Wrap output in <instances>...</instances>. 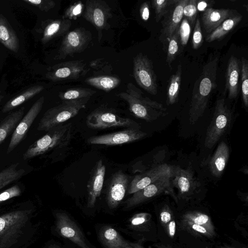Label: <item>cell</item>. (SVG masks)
<instances>
[{
  "label": "cell",
  "mask_w": 248,
  "mask_h": 248,
  "mask_svg": "<svg viewBox=\"0 0 248 248\" xmlns=\"http://www.w3.org/2000/svg\"><path fill=\"white\" fill-rule=\"evenodd\" d=\"M48 248H59L58 247H57V246H52V247H49Z\"/></svg>",
  "instance_id": "11a10c76"
},
{
  "label": "cell",
  "mask_w": 248,
  "mask_h": 248,
  "mask_svg": "<svg viewBox=\"0 0 248 248\" xmlns=\"http://www.w3.org/2000/svg\"><path fill=\"white\" fill-rule=\"evenodd\" d=\"M23 1L45 12H47L55 6V2L52 0H24Z\"/></svg>",
  "instance_id": "f6af8a7d"
},
{
  "label": "cell",
  "mask_w": 248,
  "mask_h": 248,
  "mask_svg": "<svg viewBox=\"0 0 248 248\" xmlns=\"http://www.w3.org/2000/svg\"><path fill=\"white\" fill-rule=\"evenodd\" d=\"M197 0H188L183 10V16L191 25L195 24L198 14Z\"/></svg>",
  "instance_id": "ab89813d"
},
{
  "label": "cell",
  "mask_w": 248,
  "mask_h": 248,
  "mask_svg": "<svg viewBox=\"0 0 248 248\" xmlns=\"http://www.w3.org/2000/svg\"><path fill=\"white\" fill-rule=\"evenodd\" d=\"M179 44L180 38L178 28L170 37L168 43L166 62L170 69H172V63L178 53Z\"/></svg>",
  "instance_id": "e575fe53"
},
{
  "label": "cell",
  "mask_w": 248,
  "mask_h": 248,
  "mask_svg": "<svg viewBox=\"0 0 248 248\" xmlns=\"http://www.w3.org/2000/svg\"><path fill=\"white\" fill-rule=\"evenodd\" d=\"M149 2L148 1L143 2L140 6V12L142 19L147 21L150 16Z\"/></svg>",
  "instance_id": "7dc6e473"
},
{
  "label": "cell",
  "mask_w": 248,
  "mask_h": 248,
  "mask_svg": "<svg viewBox=\"0 0 248 248\" xmlns=\"http://www.w3.org/2000/svg\"><path fill=\"white\" fill-rule=\"evenodd\" d=\"M146 135V133L139 128L129 127L117 132L90 137L87 142L96 145H118L136 141Z\"/></svg>",
  "instance_id": "8fae6325"
},
{
  "label": "cell",
  "mask_w": 248,
  "mask_h": 248,
  "mask_svg": "<svg viewBox=\"0 0 248 248\" xmlns=\"http://www.w3.org/2000/svg\"><path fill=\"white\" fill-rule=\"evenodd\" d=\"M213 1L197 0V8L198 11L204 12L207 9L210 8L209 6L212 5Z\"/></svg>",
  "instance_id": "681fc988"
},
{
  "label": "cell",
  "mask_w": 248,
  "mask_h": 248,
  "mask_svg": "<svg viewBox=\"0 0 248 248\" xmlns=\"http://www.w3.org/2000/svg\"><path fill=\"white\" fill-rule=\"evenodd\" d=\"M84 5L79 1L70 5L65 11L63 19H76L82 13Z\"/></svg>",
  "instance_id": "b9f144b4"
},
{
  "label": "cell",
  "mask_w": 248,
  "mask_h": 248,
  "mask_svg": "<svg viewBox=\"0 0 248 248\" xmlns=\"http://www.w3.org/2000/svg\"><path fill=\"white\" fill-rule=\"evenodd\" d=\"M203 43V37L199 18L196 19L192 39V47L195 49L199 48Z\"/></svg>",
  "instance_id": "7bdbcfd3"
},
{
  "label": "cell",
  "mask_w": 248,
  "mask_h": 248,
  "mask_svg": "<svg viewBox=\"0 0 248 248\" xmlns=\"http://www.w3.org/2000/svg\"><path fill=\"white\" fill-rule=\"evenodd\" d=\"M18 163L11 164L0 171V189L21 178L26 171L18 168Z\"/></svg>",
  "instance_id": "1f68e13d"
},
{
  "label": "cell",
  "mask_w": 248,
  "mask_h": 248,
  "mask_svg": "<svg viewBox=\"0 0 248 248\" xmlns=\"http://www.w3.org/2000/svg\"><path fill=\"white\" fill-rule=\"evenodd\" d=\"M171 183L178 189V197L183 199L189 198L200 186L190 170L174 166H172Z\"/></svg>",
  "instance_id": "2e32d148"
},
{
  "label": "cell",
  "mask_w": 248,
  "mask_h": 248,
  "mask_svg": "<svg viewBox=\"0 0 248 248\" xmlns=\"http://www.w3.org/2000/svg\"><path fill=\"white\" fill-rule=\"evenodd\" d=\"M229 158V147L223 141L219 144L209 162V169L213 176L219 177L222 175Z\"/></svg>",
  "instance_id": "603a6c76"
},
{
  "label": "cell",
  "mask_w": 248,
  "mask_h": 248,
  "mask_svg": "<svg viewBox=\"0 0 248 248\" xmlns=\"http://www.w3.org/2000/svg\"><path fill=\"white\" fill-rule=\"evenodd\" d=\"M164 229L168 235L170 237L173 238L175 235L176 231V223L174 218L169 222Z\"/></svg>",
  "instance_id": "c3c4849f"
},
{
  "label": "cell",
  "mask_w": 248,
  "mask_h": 248,
  "mask_svg": "<svg viewBox=\"0 0 248 248\" xmlns=\"http://www.w3.org/2000/svg\"><path fill=\"white\" fill-rule=\"evenodd\" d=\"M157 248H171L170 246L164 245L162 244H157L155 245Z\"/></svg>",
  "instance_id": "816d5d0a"
},
{
  "label": "cell",
  "mask_w": 248,
  "mask_h": 248,
  "mask_svg": "<svg viewBox=\"0 0 248 248\" xmlns=\"http://www.w3.org/2000/svg\"><path fill=\"white\" fill-rule=\"evenodd\" d=\"M87 72L85 63L82 61L62 62L54 65L46 74V77L54 81L76 79Z\"/></svg>",
  "instance_id": "4fadbf2b"
},
{
  "label": "cell",
  "mask_w": 248,
  "mask_h": 248,
  "mask_svg": "<svg viewBox=\"0 0 248 248\" xmlns=\"http://www.w3.org/2000/svg\"><path fill=\"white\" fill-rule=\"evenodd\" d=\"M99 237L106 248H124L127 242L115 229L109 226L101 230Z\"/></svg>",
  "instance_id": "83f0119b"
},
{
  "label": "cell",
  "mask_w": 248,
  "mask_h": 248,
  "mask_svg": "<svg viewBox=\"0 0 248 248\" xmlns=\"http://www.w3.org/2000/svg\"><path fill=\"white\" fill-rule=\"evenodd\" d=\"M4 98V96L2 94V92L1 91V90H0V103H1V102L2 101L3 98Z\"/></svg>",
  "instance_id": "db71d44e"
},
{
  "label": "cell",
  "mask_w": 248,
  "mask_h": 248,
  "mask_svg": "<svg viewBox=\"0 0 248 248\" xmlns=\"http://www.w3.org/2000/svg\"><path fill=\"white\" fill-rule=\"evenodd\" d=\"M171 176L162 178L134 193L124 202V209H130L162 193L170 194L177 202L178 198L171 183Z\"/></svg>",
  "instance_id": "ba28073f"
},
{
  "label": "cell",
  "mask_w": 248,
  "mask_h": 248,
  "mask_svg": "<svg viewBox=\"0 0 248 248\" xmlns=\"http://www.w3.org/2000/svg\"><path fill=\"white\" fill-rule=\"evenodd\" d=\"M178 0H153L152 5L155 14V21L158 22L170 9Z\"/></svg>",
  "instance_id": "8d00e7d4"
},
{
  "label": "cell",
  "mask_w": 248,
  "mask_h": 248,
  "mask_svg": "<svg viewBox=\"0 0 248 248\" xmlns=\"http://www.w3.org/2000/svg\"><path fill=\"white\" fill-rule=\"evenodd\" d=\"M55 218L56 229L61 236L68 238L81 248H90L80 229L66 214L56 213Z\"/></svg>",
  "instance_id": "e0dca14e"
},
{
  "label": "cell",
  "mask_w": 248,
  "mask_h": 248,
  "mask_svg": "<svg viewBox=\"0 0 248 248\" xmlns=\"http://www.w3.org/2000/svg\"><path fill=\"white\" fill-rule=\"evenodd\" d=\"M188 0H178L164 16L162 21L159 40L165 47L175 31L179 28L183 18L184 8Z\"/></svg>",
  "instance_id": "5bb4252c"
},
{
  "label": "cell",
  "mask_w": 248,
  "mask_h": 248,
  "mask_svg": "<svg viewBox=\"0 0 248 248\" xmlns=\"http://www.w3.org/2000/svg\"><path fill=\"white\" fill-rule=\"evenodd\" d=\"M85 82L90 86L107 92L116 88L119 85L120 80L116 77L101 76L88 78Z\"/></svg>",
  "instance_id": "4dcf8cb0"
},
{
  "label": "cell",
  "mask_w": 248,
  "mask_h": 248,
  "mask_svg": "<svg viewBox=\"0 0 248 248\" xmlns=\"http://www.w3.org/2000/svg\"><path fill=\"white\" fill-rule=\"evenodd\" d=\"M91 39L90 32L83 28H77L69 32L63 38L55 59H64L68 56L83 51Z\"/></svg>",
  "instance_id": "30bf717a"
},
{
  "label": "cell",
  "mask_w": 248,
  "mask_h": 248,
  "mask_svg": "<svg viewBox=\"0 0 248 248\" xmlns=\"http://www.w3.org/2000/svg\"><path fill=\"white\" fill-rule=\"evenodd\" d=\"M182 73V67L179 64L176 72L172 75L169 79L167 92L166 103L171 105L177 101L181 85Z\"/></svg>",
  "instance_id": "f546056e"
},
{
  "label": "cell",
  "mask_w": 248,
  "mask_h": 248,
  "mask_svg": "<svg viewBox=\"0 0 248 248\" xmlns=\"http://www.w3.org/2000/svg\"><path fill=\"white\" fill-rule=\"evenodd\" d=\"M133 76L139 86L152 95L156 94L157 79L153 62L142 53H139L134 58Z\"/></svg>",
  "instance_id": "9c48e42d"
},
{
  "label": "cell",
  "mask_w": 248,
  "mask_h": 248,
  "mask_svg": "<svg viewBox=\"0 0 248 248\" xmlns=\"http://www.w3.org/2000/svg\"><path fill=\"white\" fill-rule=\"evenodd\" d=\"M191 32V27L187 20L184 18L182 20L179 27L180 43L185 46L187 44Z\"/></svg>",
  "instance_id": "60d3db41"
},
{
  "label": "cell",
  "mask_w": 248,
  "mask_h": 248,
  "mask_svg": "<svg viewBox=\"0 0 248 248\" xmlns=\"http://www.w3.org/2000/svg\"><path fill=\"white\" fill-rule=\"evenodd\" d=\"M71 20L62 19L52 21L45 28L43 32L42 42L45 44L52 39L63 35L70 29Z\"/></svg>",
  "instance_id": "484cf974"
},
{
  "label": "cell",
  "mask_w": 248,
  "mask_h": 248,
  "mask_svg": "<svg viewBox=\"0 0 248 248\" xmlns=\"http://www.w3.org/2000/svg\"><path fill=\"white\" fill-rule=\"evenodd\" d=\"M118 96L127 103L129 110L136 117L147 122L168 114L162 104L144 96L142 92L132 83H128L126 91L120 93Z\"/></svg>",
  "instance_id": "3957f363"
},
{
  "label": "cell",
  "mask_w": 248,
  "mask_h": 248,
  "mask_svg": "<svg viewBox=\"0 0 248 248\" xmlns=\"http://www.w3.org/2000/svg\"><path fill=\"white\" fill-rule=\"evenodd\" d=\"M105 173L106 166L102 160L100 159L97 161L93 168L87 185V206L89 208L94 206L97 198L101 194Z\"/></svg>",
  "instance_id": "ffe728a7"
},
{
  "label": "cell",
  "mask_w": 248,
  "mask_h": 248,
  "mask_svg": "<svg viewBox=\"0 0 248 248\" xmlns=\"http://www.w3.org/2000/svg\"><path fill=\"white\" fill-rule=\"evenodd\" d=\"M90 98L63 101L61 104L47 110L39 121L37 129L48 131L76 116L86 107Z\"/></svg>",
  "instance_id": "277c9868"
},
{
  "label": "cell",
  "mask_w": 248,
  "mask_h": 248,
  "mask_svg": "<svg viewBox=\"0 0 248 248\" xmlns=\"http://www.w3.org/2000/svg\"><path fill=\"white\" fill-rule=\"evenodd\" d=\"M181 226L183 228L194 234L212 237L214 235L205 227L191 222L181 220Z\"/></svg>",
  "instance_id": "f35d334b"
},
{
  "label": "cell",
  "mask_w": 248,
  "mask_h": 248,
  "mask_svg": "<svg viewBox=\"0 0 248 248\" xmlns=\"http://www.w3.org/2000/svg\"><path fill=\"white\" fill-rule=\"evenodd\" d=\"M96 91L89 88H75L67 90L59 94V97L63 101L90 98Z\"/></svg>",
  "instance_id": "836d02e7"
},
{
  "label": "cell",
  "mask_w": 248,
  "mask_h": 248,
  "mask_svg": "<svg viewBox=\"0 0 248 248\" xmlns=\"http://www.w3.org/2000/svg\"><path fill=\"white\" fill-rule=\"evenodd\" d=\"M220 248H236L225 244V245H223V246H221Z\"/></svg>",
  "instance_id": "f5cc1de1"
},
{
  "label": "cell",
  "mask_w": 248,
  "mask_h": 248,
  "mask_svg": "<svg viewBox=\"0 0 248 248\" xmlns=\"http://www.w3.org/2000/svg\"><path fill=\"white\" fill-rule=\"evenodd\" d=\"M21 190L17 185H15L0 192V203L13 198L19 196Z\"/></svg>",
  "instance_id": "ee69618b"
},
{
  "label": "cell",
  "mask_w": 248,
  "mask_h": 248,
  "mask_svg": "<svg viewBox=\"0 0 248 248\" xmlns=\"http://www.w3.org/2000/svg\"><path fill=\"white\" fill-rule=\"evenodd\" d=\"M241 92L244 105L248 107V62L244 57L241 59Z\"/></svg>",
  "instance_id": "74e56055"
},
{
  "label": "cell",
  "mask_w": 248,
  "mask_h": 248,
  "mask_svg": "<svg viewBox=\"0 0 248 248\" xmlns=\"http://www.w3.org/2000/svg\"><path fill=\"white\" fill-rule=\"evenodd\" d=\"M31 213V210H16L0 216V248H9L17 242Z\"/></svg>",
  "instance_id": "5b68a950"
},
{
  "label": "cell",
  "mask_w": 248,
  "mask_h": 248,
  "mask_svg": "<svg viewBox=\"0 0 248 248\" xmlns=\"http://www.w3.org/2000/svg\"><path fill=\"white\" fill-rule=\"evenodd\" d=\"M173 213L168 205H165L162 208L160 213V220L164 228L171 220L174 219Z\"/></svg>",
  "instance_id": "bcb514c9"
},
{
  "label": "cell",
  "mask_w": 248,
  "mask_h": 248,
  "mask_svg": "<svg viewBox=\"0 0 248 248\" xmlns=\"http://www.w3.org/2000/svg\"><path fill=\"white\" fill-rule=\"evenodd\" d=\"M171 175L172 166L164 163L155 166L136 175L129 185L127 193L133 194L162 178Z\"/></svg>",
  "instance_id": "9a60e30c"
},
{
  "label": "cell",
  "mask_w": 248,
  "mask_h": 248,
  "mask_svg": "<svg viewBox=\"0 0 248 248\" xmlns=\"http://www.w3.org/2000/svg\"><path fill=\"white\" fill-rule=\"evenodd\" d=\"M236 12L230 9H215L209 8L204 11L202 17V25L205 31L210 33L225 19L236 14Z\"/></svg>",
  "instance_id": "44dd1931"
},
{
  "label": "cell",
  "mask_w": 248,
  "mask_h": 248,
  "mask_svg": "<svg viewBox=\"0 0 248 248\" xmlns=\"http://www.w3.org/2000/svg\"><path fill=\"white\" fill-rule=\"evenodd\" d=\"M182 220L190 221L202 226L207 229L214 236L216 234L215 227L211 218L206 214L198 211H189L183 215Z\"/></svg>",
  "instance_id": "d6a6232c"
},
{
  "label": "cell",
  "mask_w": 248,
  "mask_h": 248,
  "mask_svg": "<svg viewBox=\"0 0 248 248\" xmlns=\"http://www.w3.org/2000/svg\"><path fill=\"white\" fill-rule=\"evenodd\" d=\"M124 248H143L141 246L138 244H133L126 242Z\"/></svg>",
  "instance_id": "f907efd6"
},
{
  "label": "cell",
  "mask_w": 248,
  "mask_h": 248,
  "mask_svg": "<svg viewBox=\"0 0 248 248\" xmlns=\"http://www.w3.org/2000/svg\"><path fill=\"white\" fill-rule=\"evenodd\" d=\"M129 176L122 170L111 176L106 194V201L110 209L116 208L123 200L129 186Z\"/></svg>",
  "instance_id": "d6986e66"
},
{
  "label": "cell",
  "mask_w": 248,
  "mask_h": 248,
  "mask_svg": "<svg viewBox=\"0 0 248 248\" xmlns=\"http://www.w3.org/2000/svg\"><path fill=\"white\" fill-rule=\"evenodd\" d=\"M25 108L22 107L9 114L0 123V144L15 130L24 114Z\"/></svg>",
  "instance_id": "d4e9b609"
},
{
  "label": "cell",
  "mask_w": 248,
  "mask_h": 248,
  "mask_svg": "<svg viewBox=\"0 0 248 248\" xmlns=\"http://www.w3.org/2000/svg\"><path fill=\"white\" fill-rule=\"evenodd\" d=\"M232 120V113L225 103V99L217 100L212 120L206 133L204 146L212 148L229 128Z\"/></svg>",
  "instance_id": "52a82bcc"
},
{
  "label": "cell",
  "mask_w": 248,
  "mask_h": 248,
  "mask_svg": "<svg viewBox=\"0 0 248 248\" xmlns=\"http://www.w3.org/2000/svg\"><path fill=\"white\" fill-rule=\"evenodd\" d=\"M110 16V8L105 1L88 0L86 1L83 17L91 23L98 31L106 27Z\"/></svg>",
  "instance_id": "ac0fdd59"
},
{
  "label": "cell",
  "mask_w": 248,
  "mask_h": 248,
  "mask_svg": "<svg viewBox=\"0 0 248 248\" xmlns=\"http://www.w3.org/2000/svg\"><path fill=\"white\" fill-rule=\"evenodd\" d=\"M151 218V215L148 213L136 214L130 219V226L138 231H147Z\"/></svg>",
  "instance_id": "d590c367"
},
{
  "label": "cell",
  "mask_w": 248,
  "mask_h": 248,
  "mask_svg": "<svg viewBox=\"0 0 248 248\" xmlns=\"http://www.w3.org/2000/svg\"><path fill=\"white\" fill-rule=\"evenodd\" d=\"M0 42L9 50L17 52L19 49V40L15 31L6 18L0 15Z\"/></svg>",
  "instance_id": "cb8c5ba5"
},
{
  "label": "cell",
  "mask_w": 248,
  "mask_h": 248,
  "mask_svg": "<svg viewBox=\"0 0 248 248\" xmlns=\"http://www.w3.org/2000/svg\"><path fill=\"white\" fill-rule=\"evenodd\" d=\"M44 101V97H40L17 124L12 133L7 149V154L13 151L24 139L29 128L41 111Z\"/></svg>",
  "instance_id": "7c38bea8"
},
{
  "label": "cell",
  "mask_w": 248,
  "mask_h": 248,
  "mask_svg": "<svg viewBox=\"0 0 248 248\" xmlns=\"http://www.w3.org/2000/svg\"><path fill=\"white\" fill-rule=\"evenodd\" d=\"M44 90L41 85H35L30 87L19 95L7 101L2 108L3 113L8 112L23 103L32 98Z\"/></svg>",
  "instance_id": "f1b7e54d"
},
{
  "label": "cell",
  "mask_w": 248,
  "mask_h": 248,
  "mask_svg": "<svg viewBox=\"0 0 248 248\" xmlns=\"http://www.w3.org/2000/svg\"><path fill=\"white\" fill-rule=\"evenodd\" d=\"M240 73L238 60L232 55L228 63L225 85V91H228V97L231 99L237 96Z\"/></svg>",
  "instance_id": "7402d4cb"
},
{
  "label": "cell",
  "mask_w": 248,
  "mask_h": 248,
  "mask_svg": "<svg viewBox=\"0 0 248 248\" xmlns=\"http://www.w3.org/2000/svg\"><path fill=\"white\" fill-rule=\"evenodd\" d=\"M219 56V53L210 54L194 84L189 110L191 124H194L203 115L210 95L216 86Z\"/></svg>",
  "instance_id": "6da1fadb"
},
{
  "label": "cell",
  "mask_w": 248,
  "mask_h": 248,
  "mask_svg": "<svg viewBox=\"0 0 248 248\" xmlns=\"http://www.w3.org/2000/svg\"><path fill=\"white\" fill-rule=\"evenodd\" d=\"M72 126V124L69 123L51 129L29 147L23 155V159H31L50 152L64 153L68 151L71 142Z\"/></svg>",
  "instance_id": "7a4b0ae2"
},
{
  "label": "cell",
  "mask_w": 248,
  "mask_h": 248,
  "mask_svg": "<svg viewBox=\"0 0 248 248\" xmlns=\"http://www.w3.org/2000/svg\"><path fill=\"white\" fill-rule=\"evenodd\" d=\"M87 126L92 129L104 130L116 127H134L140 129V125L133 120L123 117L110 108L101 107L87 117Z\"/></svg>",
  "instance_id": "8992f818"
},
{
  "label": "cell",
  "mask_w": 248,
  "mask_h": 248,
  "mask_svg": "<svg viewBox=\"0 0 248 248\" xmlns=\"http://www.w3.org/2000/svg\"><path fill=\"white\" fill-rule=\"evenodd\" d=\"M242 18V16L237 13L227 18L207 35L206 41L210 43L221 39L233 30L241 21Z\"/></svg>",
  "instance_id": "4316f807"
}]
</instances>
